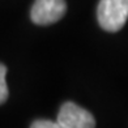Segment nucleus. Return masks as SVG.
I'll list each match as a JSON object with an SVG mask.
<instances>
[{
  "instance_id": "obj_1",
  "label": "nucleus",
  "mask_w": 128,
  "mask_h": 128,
  "mask_svg": "<svg viewBox=\"0 0 128 128\" xmlns=\"http://www.w3.org/2000/svg\"><path fill=\"white\" fill-rule=\"evenodd\" d=\"M97 17L103 30L119 32L128 18V0H101Z\"/></svg>"
},
{
  "instance_id": "obj_2",
  "label": "nucleus",
  "mask_w": 128,
  "mask_h": 128,
  "mask_svg": "<svg viewBox=\"0 0 128 128\" xmlns=\"http://www.w3.org/2000/svg\"><path fill=\"white\" fill-rule=\"evenodd\" d=\"M67 12L66 0H36L30 17L37 25H51L58 22Z\"/></svg>"
},
{
  "instance_id": "obj_3",
  "label": "nucleus",
  "mask_w": 128,
  "mask_h": 128,
  "mask_svg": "<svg viewBox=\"0 0 128 128\" xmlns=\"http://www.w3.org/2000/svg\"><path fill=\"white\" fill-rule=\"evenodd\" d=\"M56 122L64 128H96L94 116L73 102H66L60 107Z\"/></svg>"
},
{
  "instance_id": "obj_4",
  "label": "nucleus",
  "mask_w": 128,
  "mask_h": 128,
  "mask_svg": "<svg viewBox=\"0 0 128 128\" xmlns=\"http://www.w3.org/2000/svg\"><path fill=\"white\" fill-rule=\"evenodd\" d=\"M5 76H7V67L0 63V104H3L8 98V86Z\"/></svg>"
},
{
  "instance_id": "obj_5",
  "label": "nucleus",
  "mask_w": 128,
  "mask_h": 128,
  "mask_svg": "<svg viewBox=\"0 0 128 128\" xmlns=\"http://www.w3.org/2000/svg\"><path fill=\"white\" fill-rule=\"evenodd\" d=\"M30 128H64V127L62 124H59L58 122H51V120L40 119V120L33 122Z\"/></svg>"
}]
</instances>
